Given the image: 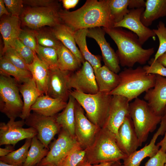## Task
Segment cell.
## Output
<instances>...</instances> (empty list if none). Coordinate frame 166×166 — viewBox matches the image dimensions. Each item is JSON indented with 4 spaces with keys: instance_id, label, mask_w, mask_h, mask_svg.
<instances>
[{
    "instance_id": "6da1fadb",
    "label": "cell",
    "mask_w": 166,
    "mask_h": 166,
    "mask_svg": "<svg viewBox=\"0 0 166 166\" xmlns=\"http://www.w3.org/2000/svg\"><path fill=\"white\" fill-rule=\"evenodd\" d=\"M110 0H88L81 8L69 11L61 9L58 14L63 23L74 31L95 27L111 28L115 23L109 6Z\"/></svg>"
},
{
    "instance_id": "7a4b0ae2",
    "label": "cell",
    "mask_w": 166,
    "mask_h": 166,
    "mask_svg": "<svg viewBox=\"0 0 166 166\" xmlns=\"http://www.w3.org/2000/svg\"><path fill=\"white\" fill-rule=\"evenodd\" d=\"M103 29L116 44V53L122 67L132 68L136 63L144 65L154 53L153 47L143 48L137 36L130 31L121 27Z\"/></svg>"
},
{
    "instance_id": "3957f363",
    "label": "cell",
    "mask_w": 166,
    "mask_h": 166,
    "mask_svg": "<svg viewBox=\"0 0 166 166\" xmlns=\"http://www.w3.org/2000/svg\"><path fill=\"white\" fill-rule=\"evenodd\" d=\"M118 75V85L108 94L123 96L129 102L153 88L155 85L156 75L147 73L140 66L135 69L125 68Z\"/></svg>"
},
{
    "instance_id": "277c9868",
    "label": "cell",
    "mask_w": 166,
    "mask_h": 166,
    "mask_svg": "<svg viewBox=\"0 0 166 166\" xmlns=\"http://www.w3.org/2000/svg\"><path fill=\"white\" fill-rule=\"evenodd\" d=\"M85 149L84 160L92 165L120 161L128 156L118 147L115 135L104 127L101 128L92 144Z\"/></svg>"
},
{
    "instance_id": "5b68a950",
    "label": "cell",
    "mask_w": 166,
    "mask_h": 166,
    "mask_svg": "<svg viewBox=\"0 0 166 166\" xmlns=\"http://www.w3.org/2000/svg\"><path fill=\"white\" fill-rule=\"evenodd\" d=\"M69 93L85 111L88 119L102 128L108 116L112 96L99 91L94 94H86L75 89Z\"/></svg>"
},
{
    "instance_id": "8992f818",
    "label": "cell",
    "mask_w": 166,
    "mask_h": 166,
    "mask_svg": "<svg viewBox=\"0 0 166 166\" xmlns=\"http://www.w3.org/2000/svg\"><path fill=\"white\" fill-rule=\"evenodd\" d=\"M129 115L141 145L160 123L162 116L156 114L144 100L137 98L129 104Z\"/></svg>"
},
{
    "instance_id": "52a82bcc",
    "label": "cell",
    "mask_w": 166,
    "mask_h": 166,
    "mask_svg": "<svg viewBox=\"0 0 166 166\" xmlns=\"http://www.w3.org/2000/svg\"><path fill=\"white\" fill-rule=\"evenodd\" d=\"M19 83L10 76L0 75V111L14 120L21 115L23 102L19 94Z\"/></svg>"
},
{
    "instance_id": "ba28073f",
    "label": "cell",
    "mask_w": 166,
    "mask_h": 166,
    "mask_svg": "<svg viewBox=\"0 0 166 166\" xmlns=\"http://www.w3.org/2000/svg\"><path fill=\"white\" fill-rule=\"evenodd\" d=\"M60 5L51 7L29 6L24 8L19 17L23 26L33 30H36L45 26L54 27L62 21L58 12Z\"/></svg>"
},
{
    "instance_id": "9c48e42d",
    "label": "cell",
    "mask_w": 166,
    "mask_h": 166,
    "mask_svg": "<svg viewBox=\"0 0 166 166\" xmlns=\"http://www.w3.org/2000/svg\"><path fill=\"white\" fill-rule=\"evenodd\" d=\"M78 143L76 137L61 128L57 138L51 144L48 154L37 166H61L69 153Z\"/></svg>"
},
{
    "instance_id": "30bf717a",
    "label": "cell",
    "mask_w": 166,
    "mask_h": 166,
    "mask_svg": "<svg viewBox=\"0 0 166 166\" xmlns=\"http://www.w3.org/2000/svg\"><path fill=\"white\" fill-rule=\"evenodd\" d=\"M25 120V124L37 131L38 138L48 148L51 141L61 130L55 116H45L33 112Z\"/></svg>"
},
{
    "instance_id": "8fae6325",
    "label": "cell",
    "mask_w": 166,
    "mask_h": 166,
    "mask_svg": "<svg viewBox=\"0 0 166 166\" xmlns=\"http://www.w3.org/2000/svg\"><path fill=\"white\" fill-rule=\"evenodd\" d=\"M25 121H15L10 119L7 123H0V145H10L14 146L19 141L32 138L37 135V131L30 127L24 128Z\"/></svg>"
},
{
    "instance_id": "7c38bea8",
    "label": "cell",
    "mask_w": 166,
    "mask_h": 166,
    "mask_svg": "<svg viewBox=\"0 0 166 166\" xmlns=\"http://www.w3.org/2000/svg\"><path fill=\"white\" fill-rule=\"evenodd\" d=\"M74 111L75 136L81 146L85 149L92 144L101 128L91 122L85 116L84 109L76 101Z\"/></svg>"
},
{
    "instance_id": "4fadbf2b",
    "label": "cell",
    "mask_w": 166,
    "mask_h": 166,
    "mask_svg": "<svg viewBox=\"0 0 166 166\" xmlns=\"http://www.w3.org/2000/svg\"><path fill=\"white\" fill-rule=\"evenodd\" d=\"M68 86L86 94H94L99 92L94 69L91 65L85 61L80 69L71 73Z\"/></svg>"
},
{
    "instance_id": "5bb4252c",
    "label": "cell",
    "mask_w": 166,
    "mask_h": 166,
    "mask_svg": "<svg viewBox=\"0 0 166 166\" xmlns=\"http://www.w3.org/2000/svg\"><path fill=\"white\" fill-rule=\"evenodd\" d=\"M144 9L141 8L129 10L122 21L114 23L113 28H124L129 30L137 36L143 45L149 38L156 36L153 29L145 26L141 21V16Z\"/></svg>"
},
{
    "instance_id": "9a60e30c",
    "label": "cell",
    "mask_w": 166,
    "mask_h": 166,
    "mask_svg": "<svg viewBox=\"0 0 166 166\" xmlns=\"http://www.w3.org/2000/svg\"><path fill=\"white\" fill-rule=\"evenodd\" d=\"M129 102L123 96H112L108 116L103 127L116 135L119 128L129 115Z\"/></svg>"
},
{
    "instance_id": "2e32d148",
    "label": "cell",
    "mask_w": 166,
    "mask_h": 166,
    "mask_svg": "<svg viewBox=\"0 0 166 166\" xmlns=\"http://www.w3.org/2000/svg\"><path fill=\"white\" fill-rule=\"evenodd\" d=\"M105 32L100 27L88 29L87 37L94 39L99 46L105 65L110 70L118 73L121 70L117 56L105 38Z\"/></svg>"
},
{
    "instance_id": "e0dca14e",
    "label": "cell",
    "mask_w": 166,
    "mask_h": 166,
    "mask_svg": "<svg viewBox=\"0 0 166 166\" xmlns=\"http://www.w3.org/2000/svg\"><path fill=\"white\" fill-rule=\"evenodd\" d=\"M71 72L58 67L49 68L47 95L66 102L69 96L68 83Z\"/></svg>"
},
{
    "instance_id": "ac0fdd59",
    "label": "cell",
    "mask_w": 166,
    "mask_h": 166,
    "mask_svg": "<svg viewBox=\"0 0 166 166\" xmlns=\"http://www.w3.org/2000/svg\"><path fill=\"white\" fill-rule=\"evenodd\" d=\"M115 136L118 147L128 156L141 146L129 115L119 128Z\"/></svg>"
},
{
    "instance_id": "d6986e66",
    "label": "cell",
    "mask_w": 166,
    "mask_h": 166,
    "mask_svg": "<svg viewBox=\"0 0 166 166\" xmlns=\"http://www.w3.org/2000/svg\"><path fill=\"white\" fill-rule=\"evenodd\" d=\"M160 126L154 134L149 143L138 150H136L123 160V166H140L142 160L145 158L151 157L158 152L159 147L156 144L158 137L163 135L166 131V113L162 117Z\"/></svg>"
},
{
    "instance_id": "ffe728a7",
    "label": "cell",
    "mask_w": 166,
    "mask_h": 166,
    "mask_svg": "<svg viewBox=\"0 0 166 166\" xmlns=\"http://www.w3.org/2000/svg\"><path fill=\"white\" fill-rule=\"evenodd\" d=\"M144 98L156 114L163 116L166 106V77L156 75L154 87L146 92Z\"/></svg>"
},
{
    "instance_id": "44dd1931",
    "label": "cell",
    "mask_w": 166,
    "mask_h": 166,
    "mask_svg": "<svg viewBox=\"0 0 166 166\" xmlns=\"http://www.w3.org/2000/svg\"><path fill=\"white\" fill-rule=\"evenodd\" d=\"M21 24L19 17L6 15L1 18L0 31L3 40L4 46L0 53V56L18 38L22 30L21 28Z\"/></svg>"
},
{
    "instance_id": "7402d4cb",
    "label": "cell",
    "mask_w": 166,
    "mask_h": 166,
    "mask_svg": "<svg viewBox=\"0 0 166 166\" xmlns=\"http://www.w3.org/2000/svg\"><path fill=\"white\" fill-rule=\"evenodd\" d=\"M67 103L58 98L52 97L48 95L40 96L31 106V110L38 114L48 117H54L63 110Z\"/></svg>"
},
{
    "instance_id": "603a6c76",
    "label": "cell",
    "mask_w": 166,
    "mask_h": 166,
    "mask_svg": "<svg viewBox=\"0 0 166 166\" xmlns=\"http://www.w3.org/2000/svg\"><path fill=\"white\" fill-rule=\"evenodd\" d=\"M19 90L23 97V106L20 118L25 120L31 114V108L37 99L43 95L38 89L32 77L19 84Z\"/></svg>"
},
{
    "instance_id": "cb8c5ba5",
    "label": "cell",
    "mask_w": 166,
    "mask_h": 166,
    "mask_svg": "<svg viewBox=\"0 0 166 166\" xmlns=\"http://www.w3.org/2000/svg\"><path fill=\"white\" fill-rule=\"evenodd\" d=\"M50 28L56 38L73 53L81 65L85 60L76 46L74 37V31L62 23Z\"/></svg>"
},
{
    "instance_id": "d4e9b609",
    "label": "cell",
    "mask_w": 166,
    "mask_h": 166,
    "mask_svg": "<svg viewBox=\"0 0 166 166\" xmlns=\"http://www.w3.org/2000/svg\"><path fill=\"white\" fill-rule=\"evenodd\" d=\"M26 65L39 91L42 94L47 95L49 66L39 58L36 53L33 61Z\"/></svg>"
},
{
    "instance_id": "484cf974",
    "label": "cell",
    "mask_w": 166,
    "mask_h": 166,
    "mask_svg": "<svg viewBox=\"0 0 166 166\" xmlns=\"http://www.w3.org/2000/svg\"><path fill=\"white\" fill-rule=\"evenodd\" d=\"M166 16V0H147L145 9L141 16L142 23L146 27L150 26L159 18Z\"/></svg>"
},
{
    "instance_id": "4316f807",
    "label": "cell",
    "mask_w": 166,
    "mask_h": 166,
    "mask_svg": "<svg viewBox=\"0 0 166 166\" xmlns=\"http://www.w3.org/2000/svg\"><path fill=\"white\" fill-rule=\"evenodd\" d=\"M94 73L99 92L109 94L119 83V75L105 65L101 66Z\"/></svg>"
},
{
    "instance_id": "83f0119b",
    "label": "cell",
    "mask_w": 166,
    "mask_h": 166,
    "mask_svg": "<svg viewBox=\"0 0 166 166\" xmlns=\"http://www.w3.org/2000/svg\"><path fill=\"white\" fill-rule=\"evenodd\" d=\"M88 29H81L74 32L76 43L85 60L88 61L93 68L94 73L101 66V56L92 54L89 50L86 42Z\"/></svg>"
},
{
    "instance_id": "f1b7e54d",
    "label": "cell",
    "mask_w": 166,
    "mask_h": 166,
    "mask_svg": "<svg viewBox=\"0 0 166 166\" xmlns=\"http://www.w3.org/2000/svg\"><path fill=\"white\" fill-rule=\"evenodd\" d=\"M76 101L74 97L69 95L66 107L61 113L56 117V122L61 128L66 130L74 137H76L74 111Z\"/></svg>"
},
{
    "instance_id": "f546056e",
    "label": "cell",
    "mask_w": 166,
    "mask_h": 166,
    "mask_svg": "<svg viewBox=\"0 0 166 166\" xmlns=\"http://www.w3.org/2000/svg\"><path fill=\"white\" fill-rule=\"evenodd\" d=\"M57 67L60 70L75 72L81 66L73 53L61 42L57 48Z\"/></svg>"
},
{
    "instance_id": "4dcf8cb0",
    "label": "cell",
    "mask_w": 166,
    "mask_h": 166,
    "mask_svg": "<svg viewBox=\"0 0 166 166\" xmlns=\"http://www.w3.org/2000/svg\"><path fill=\"white\" fill-rule=\"evenodd\" d=\"M49 151L38 138H32L27 159L23 166H37L48 154Z\"/></svg>"
},
{
    "instance_id": "1f68e13d",
    "label": "cell",
    "mask_w": 166,
    "mask_h": 166,
    "mask_svg": "<svg viewBox=\"0 0 166 166\" xmlns=\"http://www.w3.org/2000/svg\"><path fill=\"white\" fill-rule=\"evenodd\" d=\"M0 74L13 77L20 84L32 77L29 70H23L17 67L3 56L0 57Z\"/></svg>"
},
{
    "instance_id": "d6a6232c",
    "label": "cell",
    "mask_w": 166,
    "mask_h": 166,
    "mask_svg": "<svg viewBox=\"0 0 166 166\" xmlns=\"http://www.w3.org/2000/svg\"><path fill=\"white\" fill-rule=\"evenodd\" d=\"M32 138L26 139L24 144L19 148L7 155L0 157V161L16 166H23L27 159Z\"/></svg>"
},
{
    "instance_id": "836d02e7",
    "label": "cell",
    "mask_w": 166,
    "mask_h": 166,
    "mask_svg": "<svg viewBox=\"0 0 166 166\" xmlns=\"http://www.w3.org/2000/svg\"><path fill=\"white\" fill-rule=\"evenodd\" d=\"M34 30L39 45L57 49L61 42L55 36L50 27L49 29L42 27Z\"/></svg>"
},
{
    "instance_id": "e575fe53",
    "label": "cell",
    "mask_w": 166,
    "mask_h": 166,
    "mask_svg": "<svg viewBox=\"0 0 166 166\" xmlns=\"http://www.w3.org/2000/svg\"><path fill=\"white\" fill-rule=\"evenodd\" d=\"M129 0H110L111 12L115 23L122 21L128 14Z\"/></svg>"
},
{
    "instance_id": "d590c367",
    "label": "cell",
    "mask_w": 166,
    "mask_h": 166,
    "mask_svg": "<svg viewBox=\"0 0 166 166\" xmlns=\"http://www.w3.org/2000/svg\"><path fill=\"white\" fill-rule=\"evenodd\" d=\"M36 53L39 58L49 68L57 67V54L56 49L43 47L38 45Z\"/></svg>"
},
{
    "instance_id": "8d00e7d4",
    "label": "cell",
    "mask_w": 166,
    "mask_h": 166,
    "mask_svg": "<svg viewBox=\"0 0 166 166\" xmlns=\"http://www.w3.org/2000/svg\"><path fill=\"white\" fill-rule=\"evenodd\" d=\"M86 153L85 149L78 142L69 153L61 166H77L83 160Z\"/></svg>"
},
{
    "instance_id": "74e56055",
    "label": "cell",
    "mask_w": 166,
    "mask_h": 166,
    "mask_svg": "<svg viewBox=\"0 0 166 166\" xmlns=\"http://www.w3.org/2000/svg\"><path fill=\"white\" fill-rule=\"evenodd\" d=\"M153 30L159 40L158 48L153 58L154 60L156 61L166 52V27L163 22L160 21L157 26V29Z\"/></svg>"
},
{
    "instance_id": "f35d334b",
    "label": "cell",
    "mask_w": 166,
    "mask_h": 166,
    "mask_svg": "<svg viewBox=\"0 0 166 166\" xmlns=\"http://www.w3.org/2000/svg\"><path fill=\"white\" fill-rule=\"evenodd\" d=\"M11 47L18 53L26 64H30L33 61L36 53L24 45L18 38L15 40Z\"/></svg>"
},
{
    "instance_id": "ab89813d",
    "label": "cell",
    "mask_w": 166,
    "mask_h": 166,
    "mask_svg": "<svg viewBox=\"0 0 166 166\" xmlns=\"http://www.w3.org/2000/svg\"><path fill=\"white\" fill-rule=\"evenodd\" d=\"M18 39L26 46L37 53L38 48V43L34 30L31 29H22Z\"/></svg>"
},
{
    "instance_id": "60d3db41",
    "label": "cell",
    "mask_w": 166,
    "mask_h": 166,
    "mask_svg": "<svg viewBox=\"0 0 166 166\" xmlns=\"http://www.w3.org/2000/svg\"><path fill=\"white\" fill-rule=\"evenodd\" d=\"M1 56L4 57L17 67L23 70H28L24 60L13 48H8L0 57Z\"/></svg>"
},
{
    "instance_id": "b9f144b4",
    "label": "cell",
    "mask_w": 166,
    "mask_h": 166,
    "mask_svg": "<svg viewBox=\"0 0 166 166\" xmlns=\"http://www.w3.org/2000/svg\"><path fill=\"white\" fill-rule=\"evenodd\" d=\"M149 65H145L143 67L148 74L157 75L166 77V67H164L157 60L154 61L152 58L148 61Z\"/></svg>"
},
{
    "instance_id": "7bdbcfd3",
    "label": "cell",
    "mask_w": 166,
    "mask_h": 166,
    "mask_svg": "<svg viewBox=\"0 0 166 166\" xmlns=\"http://www.w3.org/2000/svg\"><path fill=\"white\" fill-rule=\"evenodd\" d=\"M3 1L11 15L20 17L24 9L23 0H3Z\"/></svg>"
},
{
    "instance_id": "ee69618b",
    "label": "cell",
    "mask_w": 166,
    "mask_h": 166,
    "mask_svg": "<svg viewBox=\"0 0 166 166\" xmlns=\"http://www.w3.org/2000/svg\"><path fill=\"white\" fill-rule=\"evenodd\" d=\"M166 159V152L160 148L156 154L150 157L145 166H164Z\"/></svg>"
},
{
    "instance_id": "f6af8a7d",
    "label": "cell",
    "mask_w": 166,
    "mask_h": 166,
    "mask_svg": "<svg viewBox=\"0 0 166 166\" xmlns=\"http://www.w3.org/2000/svg\"><path fill=\"white\" fill-rule=\"evenodd\" d=\"M24 4L35 7H51L60 5L57 1L53 0H23Z\"/></svg>"
},
{
    "instance_id": "bcb514c9",
    "label": "cell",
    "mask_w": 166,
    "mask_h": 166,
    "mask_svg": "<svg viewBox=\"0 0 166 166\" xmlns=\"http://www.w3.org/2000/svg\"><path fill=\"white\" fill-rule=\"evenodd\" d=\"M145 1L144 0H129L128 8L129 10L145 7Z\"/></svg>"
},
{
    "instance_id": "7dc6e473",
    "label": "cell",
    "mask_w": 166,
    "mask_h": 166,
    "mask_svg": "<svg viewBox=\"0 0 166 166\" xmlns=\"http://www.w3.org/2000/svg\"><path fill=\"white\" fill-rule=\"evenodd\" d=\"M63 7L67 10L75 7L79 2L78 0H62Z\"/></svg>"
},
{
    "instance_id": "c3c4849f",
    "label": "cell",
    "mask_w": 166,
    "mask_h": 166,
    "mask_svg": "<svg viewBox=\"0 0 166 166\" xmlns=\"http://www.w3.org/2000/svg\"><path fill=\"white\" fill-rule=\"evenodd\" d=\"M14 146L10 145H6L5 148H0V156H3L7 155L14 150Z\"/></svg>"
},
{
    "instance_id": "681fc988",
    "label": "cell",
    "mask_w": 166,
    "mask_h": 166,
    "mask_svg": "<svg viewBox=\"0 0 166 166\" xmlns=\"http://www.w3.org/2000/svg\"><path fill=\"white\" fill-rule=\"evenodd\" d=\"M113 162H108L101 163L96 165L91 164L83 159L77 166H109Z\"/></svg>"
},
{
    "instance_id": "f907efd6",
    "label": "cell",
    "mask_w": 166,
    "mask_h": 166,
    "mask_svg": "<svg viewBox=\"0 0 166 166\" xmlns=\"http://www.w3.org/2000/svg\"><path fill=\"white\" fill-rule=\"evenodd\" d=\"M3 15L9 16L10 15L5 6L3 0H0V16Z\"/></svg>"
},
{
    "instance_id": "816d5d0a",
    "label": "cell",
    "mask_w": 166,
    "mask_h": 166,
    "mask_svg": "<svg viewBox=\"0 0 166 166\" xmlns=\"http://www.w3.org/2000/svg\"><path fill=\"white\" fill-rule=\"evenodd\" d=\"M156 145L161 148L160 149L163 151L166 152V131L164 133V138Z\"/></svg>"
},
{
    "instance_id": "f5cc1de1",
    "label": "cell",
    "mask_w": 166,
    "mask_h": 166,
    "mask_svg": "<svg viewBox=\"0 0 166 166\" xmlns=\"http://www.w3.org/2000/svg\"><path fill=\"white\" fill-rule=\"evenodd\" d=\"M157 60L164 67H166V52L160 56Z\"/></svg>"
},
{
    "instance_id": "db71d44e",
    "label": "cell",
    "mask_w": 166,
    "mask_h": 166,
    "mask_svg": "<svg viewBox=\"0 0 166 166\" xmlns=\"http://www.w3.org/2000/svg\"><path fill=\"white\" fill-rule=\"evenodd\" d=\"M109 166H123V164L120 161H118L113 162Z\"/></svg>"
},
{
    "instance_id": "11a10c76",
    "label": "cell",
    "mask_w": 166,
    "mask_h": 166,
    "mask_svg": "<svg viewBox=\"0 0 166 166\" xmlns=\"http://www.w3.org/2000/svg\"><path fill=\"white\" fill-rule=\"evenodd\" d=\"M0 166H16L8 164L0 161Z\"/></svg>"
},
{
    "instance_id": "9f6ffc18",
    "label": "cell",
    "mask_w": 166,
    "mask_h": 166,
    "mask_svg": "<svg viewBox=\"0 0 166 166\" xmlns=\"http://www.w3.org/2000/svg\"><path fill=\"white\" fill-rule=\"evenodd\" d=\"M164 113H166V107L165 108V109H164Z\"/></svg>"
},
{
    "instance_id": "6f0895ef",
    "label": "cell",
    "mask_w": 166,
    "mask_h": 166,
    "mask_svg": "<svg viewBox=\"0 0 166 166\" xmlns=\"http://www.w3.org/2000/svg\"><path fill=\"white\" fill-rule=\"evenodd\" d=\"M164 166H166V159L165 162V163Z\"/></svg>"
},
{
    "instance_id": "680465c9",
    "label": "cell",
    "mask_w": 166,
    "mask_h": 166,
    "mask_svg": "<svg viewBox=\"0 0 166 166\" xmlns=\"http://www.w3.org/2000/svg\"><path fill=\"white\" fill-rule=\"evenodd\" d=\"M49 166V165H46V166Z\"/></svg>"
}]
</instances>
